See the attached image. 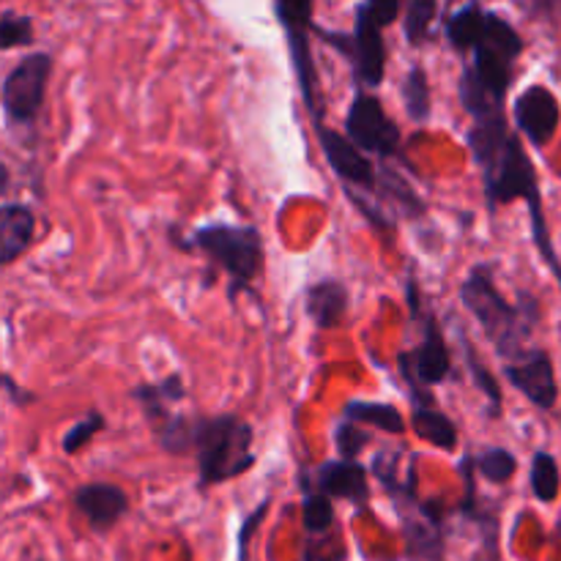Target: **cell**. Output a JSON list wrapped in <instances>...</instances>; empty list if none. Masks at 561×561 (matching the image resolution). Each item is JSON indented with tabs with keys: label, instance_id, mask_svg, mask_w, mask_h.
<instances>
[{
	"label": "cell",
	"instance_id": "12",
	"mask_svg": "<svg viewBox=\"0 0 561 561\" xmlns=\"http://www.w3.org/2000/svg\"><path fill=\"white\" fill-rule=\"evenodd\" d=\"M75 507L93 531L104 535L129 513V496L124 488L110 482H88L75 491Z\"/></svg>",
	"mask_w": 561,
	"mask_h": 561
},
{
	"label": "cell",
	"instance_id": "28",
	"mask_svg": "<svg viewBox=\"0 0 561 561\" xmlns=\"http://www.w3.org/2000/svg\"><path fill=\"white\" fill-rule=\"evenodd\" d=\"M356 11L370 16L376 25L389 27L400 16V0H362V3L356 5Z\"/></svg>",
	"mask_w": 561,
	"mask_h": 561
},
{
	"label": "cell",
	"instance_id": "9",
	"mask_svg": "<svg viewBox=\"0 0 561 561\" xmlns=\"http://www.w3.org/2000/svg\"><path fill=\"white\" fill-rule=\"evenodd\" d=\"M316 131L329 168L337 173L340 181H345V190L362 192V195H376L378 168L370 162V157L362 153L348 137L329 129V126H318Z\"/></svg>",
	"mask_w": 561,
	"mask_h": 561
},
{
	"label": "cell",
	"instance_id": "15",
	"mask_svg": "<svg viewBox=\"0 0 561 561\" xmlns=\"http://www.w3.org/2000/svg\"><path fill=\"white\" fill-rule=\"evenodd\" d=\"M348 288L340 279H318L305 290V310L318 329H337L348 312Z\"/></svg>",
	"mask_w": 561,
	"mask_h": 561
},
{
	"label": "cell",
	"instance_id": "18",
	"mask_svg": "<svg viewBox=\"0 0 561 561\" xmlns=\"http://www.w3.org/2000/svg\"><path fill=\"white\" fill-rule=\"evenodd\" d=\"M343 416L348 422H356L370 431H381L387 436H400L405 433V420L394 405L389 403H370V400H348L343 409Z\"/></svg>",
	"mask_w": 561,
	"mask_h": 561
},
{
	"label": "cell",
	"instance_id": "13",
	"mask_svg": "<svg viewBox=\"0 0 561 561\" xmlns=\"http://www.w3.org/2000/svg\"><path fill=\"white\" fill-rule=\"evenodd\" d=\"M370 471L356 460H327L318 466L312 477H305L307 485L327 493L329 499H348L354 504H365L370 499Z\"/></svg>",
	"mask_w": 561,
	"mask_h": 561
},
{
	"label": "cell",
	"instance_id": "4",
	"mask_svg": "<svg viewBox=\"0 0 561 561\" xmlns=\"http://www.w3.org/2000/svg\"><path fill=\"white\" fill-rule=\"evenodd\" d=\"M312 3L316 0H274V11L283 25L285 38H288L290 60H294L296 77H299L301 96H305V107L310 110L316 129L323 126L321 121V96H318V75L316 60H312L310 49V33L316 27L312 22Z\"/></svg>",
	"mask_w": 561,
	"mask_h": 561
},
{
	"label": "cell",
	"instance_id": "16",
	"mask_svg": "<svg viewBox=\"0 0 561 561\" xmlns=\"http://www.w3.org/2000/svg\"><path fill=\"white\" fill-rule=\"evenodd\" d=\"M36 233V217L22 203L0 206V266L14 263L31 247Z\"/></svg>",
	"mask_w": 561,
	"mask_h": 561
},
{
	"label": "cell",
	"instance_id": "19",
	"mask_svg": "<svg viewBox=\"0 0 561 561\" xmlns=\"http://www.w3.org/2000/svg\"><path fill=\"white\" fill-rule=\"evenodd\" d=\"M403 102L405 110H409L411 121L416 124H425L433 113V93L431 82H427V75L422 66H411L409 75L403 80Z\"/></svg>",
	"mask_w": 561,
	"mask_h": 561
},
{
	"label": "cell",
	"instance_id": "31",
	"mask_svg": "<svg viewBox=\"0 0 561 561\" xmlns=\"http://www.w3.org/2000/svg\"><path fill=\"white\" fill-rule=\"evenodd\" d=\"M9 168H5V164H0V195H3L5 190H9Z\"/></svg>",
	"mask_w": 561,
	"mask_h": 561
},
{
	"label": "cell",
	"instance_id": "25",
	"mask_svg": "<svg viewBox=\"0 0 561 561\" xmlns=\"http://www.w3.org/2000/svg\"><path fill=\"white\" fill-rule=\"evenodd\" d=\"M104 425H107V420H104L99 411H91V414H85V420H80L75 427H69V431H66L64 453L66 455H77L80 449H85L88 444L93 442V436H96L99 431H104Z\"/></svg>",
	"mask_w": 561,
	"mask_h": 561
},
{
	"label": "cell",
	"instance_id": "21",
	"mask_svg": "<svg viewBox=\"0 0 561 561\" xmlns=\"http://www.w3.org/2000/svg\"><path fill=\"white\" fill-rule=\"evenodd\" d=\"M436 16H438V0H409V5H405L403 31L411 47H422L425 42H431Z\"/></svg>",
	"mask_w": 561,
	"mask_h": 561
},
{
	"label": "cell",
	"instance_id": "23",
	"mask_svg": "<svg viewBox=\"0 0 561 561\" xmlns=\"http://www.w3.org/2000/svg\"><path fill=\"white\" fill-rule=\"evenodd\" d=\"M561 488V477H559V466L553 460V455L548 453H537L535 460H531V491L540 502H557Z\"/></svg>",
	"mask_w": 561,
	"mask_h": 561
},
{
	"label": "cell",
	"instance_id": "11",
	"mask_svg": "<svg viewBox=\"0 0 561 561\" xmlns=\"http://www.w3.org/2000/svg\"><path fill=\"white\" fill-rule=\"evenodd\" d=\"M513 115L518 129L529 137L531 146L542 148L553 140V135H557V126L561 121L559 99L553 96L551 88L529 85L518 99H515Z\"/></svg>",
	"mask_w": 561,
	"mask_h": 561
},
{
	"label": "cell",
	"instance_id": "8",
	"mask_svg": "<svg viewBox=\"0 0 561 561\" xmlns=\"http://www.w3.org/2000/svg\"><path fill=\"white\" fill-rule=\"evenodd\" d=\"M53 58L47 53H33L11 69L3 82V107L11 124H33L44 104Z\"/></svg>",
	"mask_w": 561,
	"mask_h": 561
},
{
	"label": "cell",
	"instance_id": "2",
	"mask_svg": "<svg viewBox=\"0 0 561 561\" xmlns=\"http://www.w3.org/2000/svg\"><path fill=\"white\" fill-rule=\"evenodd\" d=\"M255 433L239 414L195 416L192 420V455L197 458L201 488L222 485L247 474L255 466Z\"/></svg>",
	"mask_w": 561,
	"mask_h": 561
},
{
	"label": "cell",
	"instance_id": "24",
	"mask_svg": "<svg viewBox=\"0 0 561 561\" xmlns=\"http://www.w3.org/2000/svg\"><path fill=\"white\" fill-rule=\"evenodd\" d=\"M463 348H466V362H469L471 378H474V383L480 387V392L485 394L488 400V411H491V416H499V411H502V389H499L496 376L488 370L485 362L477 359V348L466 337H463Z\"/></svg>",
	"mask_w": 561,
	"mask_h": 561
},
{
	"label": "cell",
	"instance_id": "17",
	"mask_svg": "<svg viewBox=\"0 0 561 561\" xmlns=\"http://www.w3.org/2000/svg\"><path fill=\"white\" fill-rule=\"evenodd\" d=\"M485 14L488 11L482 9L480 3H477V0H471V3H466L463 9H458L453 16H449L444 33H447V38H449V44H453L455 53H460V55L474 53V47L480 44V38H482V31H485Z\"/></svg>",
	"mask_w": 561,
	"mask_h": 561
},
{
	"label": "cell",
	"instance_id": "5",
	"mask_svg": "<svg viewBox=\"0 0 561 561\" xmlns=\"http://www.w3.org/2000/svg\"><path fill=\"white\" fill-rule=\"evenodd\" d=\"M312 33L351 60L354 77L362 85H381L383 75H387V42H383V27L376 25L370 16L356 11V25L351 36L343 31H327L321 25L312 27Z\"/></svg>",
	"mask_w": 561,
	"mask_h": 561
},
{
	"label": "cell",
	"instance_id": "27",
	"mask_svg": "<svg viewBox=\"0 0 561 561\" xmlns=\"http://www.w3.org/2000/svg\"><path fill=\"white\" fill-rule=\"evenodd\" d=\"M33 42V20L22 14L0 16V49L27 47Z\"/></svg>",
	"mask_w": 561,
	"mask_h": 561
},
{
	"label": "cell",
	"instance_id": "26",
	"mask_svg": "<svg viewBox=\"0 0 561 561\" xmlns=\"http://www.w3.org/2000/svg\"><path fill=\"white\" fill-rule=\"evenodd\" d=\"M370 433L365 431L362 425H356V422H348L343 420L337 425V431H334V444H337V453L343 460H356L362 455V449L370 444Z\"/></svg>",
	"mask_w": 561,
	"mask_h": 561
},
{
	"label": "cell",
	"instance_id": "7",
	"mask_svg": "<svg viewBox=\"0 0 561 561\" xmlns=\"http://www.w3.org/2000/svg\"><path fill=\"white\" fill-rule=\"evenodd\" d=\"M345 137L362 153L389 159L400 153V129L383 110L381 99L370 91H356L345 115Z\"/></svg>",
	"mask_w": 561,
	"mask_h": 561
},
{
	"label": "cell",
	"instance_id": "20",
	"mask_svg": "<svg viewBox=\"0 0 561 561\" xmlns=\"http://www.w3.org/2000/svg\"><path fill=\"white\" fill-rule=\"evenodd\" d=\"M305 488V502H301V515H305V531L312 537L327 535L334 524V502L327 493L316 491L312 485L301 482Z\"/></svg>",
	"mask_w": 561,
	"mask_h": 561
},
{
	"label": "cell",
	"instance_id": "6",
	"mask_svg": "<svg viewBox=\"0 0 561 561\" xmlns=\"http://www.w3.org/2000/svg\"><path fill=\"white\" fill-rule=\"evenodd\" d=\"M411 312L422 318V340L414 351L398 356V367L403 381H414L420 387H438L449 378L453 359H449L447 340H444L442 323L431 310H420V290L416 285H409Z\"/></svg>",
	"mask_w": 561,
	"mask_h": 561
},
{
	"label": "cell",
	"instance_id": "3",
	"mask_svg": "<svg viewBox=\"0 0 561 561\" xmlns=\"http://www.w3.org/2000/svg\"><path fill=\"white\" fill-rule=\"evenodd\" d=\"M186 247L203 252L239 288H250L263 268V236L252 225H206L190 236Z\"/></svg>",
	"mask_w": 561,
	"mask_h": 561
},
{
	"label": "cell",
	"instance_id": "10",
	"mask_svg": "<svg viewBox=\"0 0 561 561\" xmlns=\"http://www.w3.org/2000/svg\"><path fill=\"white\" fill-rule=\"evenodd\" d=\"M504 376L513 383L518 392H524L537 409L551 411L557 405L559 387L557 376H553V362L551 354L546 348H535L531 345L529 351H524L515 359L504 362Z\"/></svg>",
	"mask_w": 561,
	"mask_h": 561
},
{
	"label": "cell",
	"instance_id": "1",
	"mask_svg": "<svg viewBox=\"0 0 561 561\" xmlns=\"http://www.w3.org/2000/svg\"><path fill=\"white\" fill-rule=\"evenodd\" d=\"M460 301L477 318L485 337L491 340L504 362L515 359L531 348L529 340L540 323V305L529 294H518V301L510 305L499 294L491 263H477L471 268L469 277L460 283Z\"/></svg>",
	"mask_w": 561,
	"mask_h": 561
},
{
	"label": "cell",
	"instance_id": "14",
	"mask_svg": "<svg viewBox=\"0 0 561 561\" xmlns=\"http://www.w3.org/2000/svg\"><path fill=\"white\" fill-rule=\"evenodd\" d=\"M409 392H411V405H414L411 427H414L416 436H420L422 442L433 444L436 449L453 453V449L458 447V427H455V422L438 409L436 398L427 392V387H420V383L409 381Z\"/></svg>",
	"mask_w": 561,
	"mask_h": 561
},
{
	"label": "cell",
	"instance_id": "22",
	"mask_svg": "<svg viewBox=\"0 0 561 561\" xmlns=\"http://www.w3.org/2000/svg\"><path fill=\"white\" fill-rule=\"evenodd\" d=\"M474 469L480 471L488 482H493V485H504V482L513 480L515 471H518V460H515V455L510 453V449L493 447L477 455Z\"/></svg>",
	"mask_w": 561,
	"mask_h": 561
},
{
	"label": "cell",
	"instance_id": "29",
	"mask_svg": "<svg viewBox=\"0 0 561 561\" xmlns=\"http://www.w3.org/2000/svg\"><path fill=\"white\" fill-rule=\"evenodd\" d=\"M266 510H268V502H263L261 507H257L255 513H252L250 518L244 520V524H241V531H239V561L250 559L252 535H255V529H257V526H261V520H263V515H266Z\"/></svg>",
	"mask_w": 561,
	"mask_h": 561
},
{
	"label": "cell",
	"instance_id": "30",
	"mask_svg": "<svg viewBox=\"0 0 561 561\" xmlns=\"http://www.w3.org/2000/svg\"><path fill=\"white\" fill-rule=\"evenodd\" d=\"M526 11L535 16H553L561 11V0H524Z\"/></svg>",
	"mask_w": 561,
	"mask_h": 561
}]
</instances>
